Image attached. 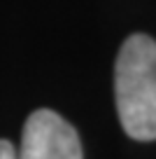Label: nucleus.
Wrapping results in <instances>:
<instances>
[{"label":"nucleus","instance_id":"f03ea898","mask_svg":"<svg viewBox=\"0 0 156 159\" xmlns=\"http://www.w3.org/2000/svg\"><path fill=\"white\" fill-rule=\"evenodd\" d=\"M16 159H84V152L75 126L58 112L42 108L26 119Z\"/></svg>","mask_w":156,"mask_h":159},{"label":"nucleus","instance_id":"f257e3e1","mask_svg":"<svg viewBox=\"0 0 156 159\" xmlns=\"http://www.w3.org/2000/svg\"><path fill=\"white\" fill-rule=\"evenodd\" d=\"M114 96L121 126L133 140H156V40L126 38L114 66Z\"/></svg>","mask_w":156,"mask_h":159},{"label":"nucleus","instance_id":"7ed1b4c3","mask_svg":"<svg viewBox=\"0 0 156 159\" xmlns=\"http://www.w3.org/2000/svg\"><path fill=\"white\" fill-rule=\"evenodd\" d=\"M0 159H16V150L10 140H0Z\"/></svg>","mask_w":156,"mask_h":159}]
</instances>
